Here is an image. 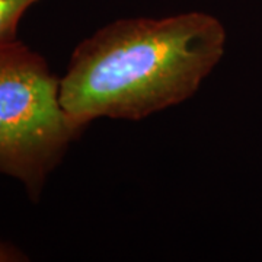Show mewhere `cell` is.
<instances>
[{"label":"cell","mask_w":262,"mask_h":262,"mask_svg":"<svg viewBox=\"0 0 262 262\" xmlns=\"http://www.w3.org/2000/svg\"><path fill=\"white\" fill-rule=\"evenodd\" d=\"M222 22L204 12L121 19L83 39L58 83L69 120H140L187 101L225 54Z\"/></svg>","instance_id":"cell-1"},{"label":"cell","mask_w":262,"mask_h":262,"mask_svg":"<svg viewBox=\"0 0 262 262\" xmlns=\"http://www.w3.org/2000/svg\"><path fill=\"white\" fill-rule=\"evenodd\" d=\"M39 0H0V44L18 39L19 20Z\"/></svg>","instance_id":"cell-3"},{"label":"cell","mask_w":262,"mask_h":262,"mask_svg":"<svg viewBox=\"0 0 262 262\" xmlns=\"http://www.w3.org/2000/svg\"><path fill=\"white\" fill-rule=\"evenodd\" d=\"M27 259L28 258L25 256V253L19 251L15 245L0 241V262H19Z\"/></svg>","instance_id":"cell-4"},{"label":"cell","mask_w":262,"mask_h":262,"mask_svg":"<svg viewBox=\"0 0 262 262\" xmlns=\"http://www.w3.org/2000/svg\"><path fill=\"white\" fill-rule=\"evenodd\" d=\"M58 83L28 46L0 44V173L18 179L34 201L83 130L63 111Z\"/></svg>","instance_id":"cell-2"}]
</instances>
